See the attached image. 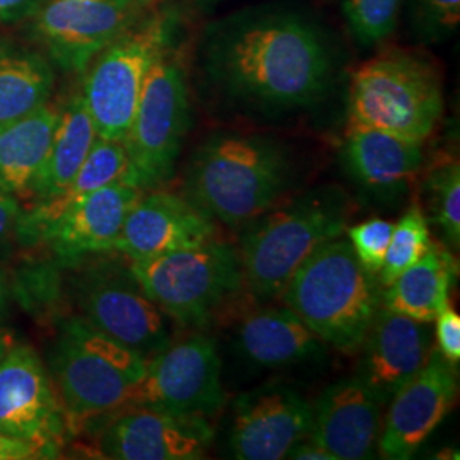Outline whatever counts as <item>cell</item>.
<instances>
[{
    "label": "cell",
    "instance_id": "obj_1",
    "mask_svg": "<svg viewBox=\"0 0 460 460\" xmlns=\"http://www.w3.org/2000/svg\"><path fill=\"white\" fill-rule=\"evenodd\" d=\"M215 77L234 98L271 110L305 108L328 93L334 74L326 40L311 22L256 17L232 28L212 51Z\"/></svg>",
    "mask_w": 460,
    "mask_h": 460
},
{
    "label": "cell",
    "instance_id": "obj_2",
    "mask_svg": "<svg viewBox=\"0 0 460 460\" xmlns=\"http://www.w3.org/2000/svg\"><path fill=\"white\" fill-rule=\"evenodd\" d=\"M288 152L273 138L215 133L190 159L186 197L212 220L249 226L283 197L290 184Z\"/></svg>",
    "mask_w": 460,
    "mask_h": 460
},
{
    "label": "cell",
    "instance_id": "obj_3",
    "mask_svg": "<svg viewBox=\"0 0 460 460\" xmlns=\"http://www.w3.org/2000/svg\"><path fill=\"white\" fill-rule=\"evenodd\" d=\"M382 294L377 275L340 235L296 268L279 298L324 345L355 353L382 307Z\"/></svg>",
    "mask_w": 460,
    "mask_h": 460
},
{
    "label": "cell",
    "instance_id": "obj_4",
    "mask_svg": "<svg viewBox=\"0 0 460 460\" xmlns=\"http://www.w3.org/2000/svg\"><path fill=\"white\" fill-rule=\"evenodd\" d=\"M351 214V199L329 184L270 208L249 224L237 249L244 285L260 298L279 296L314 251L345 232Z\"/></svg>",
    "mask_w": 460,
    "mask_h": 460
},
{
    "label": "cell",
    "instance_id": "obj_5",
    "mask_svg": "<svg viewBox=\"0 0 460 460\" xmlns=\"http://www.w3.org/2000/svg\"><path fill=\"white\" fill-rule=\"evenodd\" d=\"M444 108L438 70L410 49H382L351 74L348 125L425 144L437 130Z\"/></svg>",
    "mask_w": 460,
    "mask_h": 460
},
{
    "label": "cell",
    "instance_id": "obj_6",
    "mask_svg": "<svg viewBox=\"0 0 460 460\" xmlns=\"http://www.w3.org/2000/svg\"><path fill=\"white\" fill-rule=\"evenodd\" d=\"M147 360L87 324L81 317L62 323L49 353V377L68 414L85 420L121 410Z\"/></svg>",
    "mask_w": 460,
    "mask_h": 460
},
{
    "label": "cell",
    "instance_id": "obj_7",
    "mask_svg": "<svg viewBox=\"0 0 460 460\" xmlns=\"http://www.w3.org/2000/svg\"><path fill=\"white\" fill-rule=\"evenodd\" d=\"M135 279L163 313L182 326H207L243 290L237 249L210 239L146 261H130Z\"/></svg>",
    "mask_w": 460,
    "mask_h": 460
},
{
    "label": "cell",
    "instance_id": "obj_8",
    "mask_svg": "<svg viewBox=\"0 0 460 460\" xmlns=\"http://www.w3.org/2000/svg\"><path fill=\"white\" fill-rule=\"evenodd\" d=\"M171 33L167 13L133 21L87 66L83 99L98 137L125 138L148 72L167 49Z\"/></svg>",
    "mask_w": 460,
    "mask_h": 460
},
{
    "label": "cell",
    "instance_id": "obj_9",
    "mask_svg": "<svg viewBox=\"0 0 460 460\" xmlns=\"http://www.w3.org/2000/svg\"><path fill=\"white\" fill-rule=\"evenodd\" d=\"M190 128V93L181 58L165 49L148 72L130 128L123 138L133 182L140 190L167 181Z\"/></svg>",
    "mask_w": 460,
    "mask_h": 460
},
{
    "label": "cell",
    "instance_id": "obj_10",
    "mask_svg": "<svg viewBox=\"0 0 460 460\" xmlns=\"http://www.w3.org/2000/svg\"><path fill=\"white\" fill-rule=\"evenodd\" d=\"M81 319L146 360L171 345L169 317L146 294L130 264L99 260L72 279Z\"/></svg>",
    "mask_w": 460,
    "mask_h": 460
},
{
    "label": "cell",
    "instance_id": "obj_11",
    "mask_svg": "<svg viewBox=\"0 0 460 460\" xmlns=\"http://www.w3.org/2000/svg\"><path fill=\"white\" fill-rule=\"evenodd\" d=\"M222 360L214 340L193 334L148 358L146 374L133 385L123 408L210 418L224 404Z\"/></svg>",
    "mask_w": 460,
    "mask_h": 460
},
{
    "label": "cell",
    "instance_id": "obj_12",
    "mask_svg": "<svg viewBox=\"0 0 460 460\" xmlns=\"http://www.w3.org/2000/svg\"><path fill=\"white\" fill-rule=\"evenodd\" d=\"M137 9V0H43L30 17L31 33L62 70L85 72L132 24Z\"/></svg>",
    "mask_w": 460,
    "mask_h": 460
},
{
    "label": "cell",
    "instance_id": "obj_13",
    "mask_svg": "<svg viewBox=\"0 0 460 460\" xmlns=\"http://www.w3.org/2000/svg\"><path fill=\"white\" fill-rule=\"evenodd\" d=\"M457 394L459 380L454 365L433 348L423 368L387 402L378 456L387 460L411 459L454 408Z\"/></svg>",
    "mask_w": 460,
    "mask_h": 460
},
{
    "label": "cell",
    "instance_id": "obj_14",
    "mask_svg": "<svg viewBox=\"0 0 460 460\" xmlns=\"http://www.w3.org/2000/svg\"><path fill=\"white\" fill-rule=\"evenodd\" d=\"M311 427L313 402L288 385H263L234 402L230 454L241 460L287 459L288 450L309 437Z\"/></svg>",
    "mask_w": 460,
    "mask_h": 460
},
{
    "label": "cell",
    "instance_id": "obj_15",
    "mask_svg": "<svg viewBox=\"0 0 460 460\" xmlns=\"http://www.w3.org/2000/svg\"><path fill=\"white\" fill-rule=\"evenodd\" d=\"M106 427L101 452L116 460H198L215 440L208 418L154 408H121Z\"/></svg>",
    "mask_w": 460,
    "mask_h": 460
},
{
    "label": "cell",
    "instance_id": "obj_16",
    "mask_svg": "<svg viewBox=\"0 0 460 460\" xmlns=\"http://www.w3.org/2000/svg\"><path fill=\"white\" fill-rule=\"evenodd\" d=\"M0 433L43 445L57 456L60 402L31 346H14L0 362Z\"/></svg>",
    "mask_w": 460,
    "mask_h": 460
},
{
    "label": "cell",
    "instance_id": "obj_17",
    "mask_svg": "<svg viewBox=\"0 0 460 460\" xmlns=\"http://www.w3.org/2000/svg\"><path fill=\"white\" fill-rule=\"evenodd\" d=\"M215 237L214 220L186 197L155 191L138 201L127 215L115 251L132 263L146 261Z\"/></svg>",
    "mask_w": 460,
    "mask_h": 460
},
{
    "label": "cell",
    "instance_id": "obj_18",
    "mask_svg": "<svg viewBox=\"0 0 460 460\" xmlns=\"http://www.w3.org/2000/svg\"><path fill=\"white\" fill-rule=\"evenodd\" d=\"M433 331L384 305L378 309L363 338L358 377L385 408L395 393L410 382L428 362Z\"/></svg>",
    "mask_w": 460,
    "mask_h": 460
},
{
    "label": "cell",
    "instance_id": "obj_19",
    "mask_svg": "<svg viewBox=\"0 0 460 460\" xmlns=\"http://www.w3.org/2000/svg\"><path fill=\"white\" fill-rule=\"evenodd\" d=\"M423 146L393 133L346 125L340 157L348 178L365 195L389 203L404 197L418 180L425 164Z\"/></svg>",
    "mask_w": 460,
    "mask_h": 460
},
{
    "label": "cell",
    "instance_id": "obj_20",
    "mask_svg": "<svg viewBox=\"0 0 460 460\" xmlns=\"http://www.w3.org/2000/svg\"><path fill=\"white\" fill-rule=\"evenodd\" d=\"M382 410L362 378L331 384L313 404V427L307 438L323 445L336 460L376 457Z\"/></svg>",
    "mask_w": 460,
    "mask_h": 460
},
{
    "label": "cell",
    "instance_id": "obj_21",
    "mask_svg": "<svg viewBox=\"0 0 460 460\" xmlns=\"http://www.w3.org/2000/svg\"><path fill=\"white\" fill-rule=\"evenodd\" d=\"M142 191L128 182L99 188L72 203L40 234L38 241H47L66 263L115 251L125 218Z\"/></svg>",
    "mask_w": 460,
    "mask_h": 460
},
{
    "label": "cell",
    "instance_id": "obj_22",
    "mask_svg": "<svg viewBox=\"0 0 460 460\" xmlns=\"http://www.w3.org/2000/svg\"><path fill=\"white\" fill-rule=\"evenodd\" d=\"M237 349L258 367H285L323 355L324 343L288 307L247 313L237 326Z\"/></svg>",
    "mask_w": 460,
    "mask_h": 460
},
{
    "label": "cell",
    "instance_id": "obj_23",
    "mask_svg": "<svg viewBox=\"0 0 460 460\" xmlns=\"http://www.w3.org/2000/svg\"><path fill=\"white\" fill-rule=\"evenodd\" d=\"M115 182H128L135 186L132 164L125 144L123 140L96 137L79 172L75 174L74 181L70 182L66 191L60 197L34 205L30 214L22 215L19 239L38 241L40 234L47 229L57 217L64 214L72 203L96 191L99 188Z\"/></svg>",
    "mask_w": 460,
    "mask_h": 460
},
{
    "label": "cell",
    "instance_id": "obj_24",
    "mask_svg": "<svg viewBox=\"0 0 460 460\" xmlns=\"http://www.w3.org/2000/svg\"><path fill=\"white\" fill-rule=\"evenodd\" d=\"M98 133L84 104L83 94H75L60 110L49 154L38 169L30 193L36 205L60 197L79 172Z\"/></svg>",
    "mask_w": 460,
    "mask_h": 460
},
{
    "label": "cell",
    "instance_id": "obj_25",
    "mask_svg": "<svg viewBox=\"0 0 460 460\" xmlns=\"http://www.w3.org/2000/svg\"><path fill=\"white\" fill-rule=\"evenodd\" d=\"M457 277L454 256L438 244L384 287L382 305L420 323H433L435 315L450 300V287Z\"/></svg>",
    "mask_w": 460,
    "mask_h": 460
},
{
    "label": "cell",
    "instance_id": "obj_26",
    "mask_svg": "<svg viewBox=\"0 0 460 460\" xmlns=\"http://www.w3.org/2000/svg\"><path fill=\"white\" fill-rule=\"evenodd\" d=\"M60 110L43 104L33 113L0 125V191L19 195L30 190L43 164Z\"/></svg>",
    "mask_w": 460,
    "mask_h": 460
},
{
    "label": "cell",
    "instance_id": "obj_27",
    "mask_svg": "<svg viewBox=\"0 0 460 460\" xmlns=\"http://www.w3.org/2000/svg\"><path fill=\"white\" fill-rule=\"evenodd\" d=\"M53 68L41 53L0 38V125L49 102Z\"/></svg>",
    "mask_w": 460,
    "mask_h": 460
},
{
    "label": "cell",
    "instance_id": "obj_28",
    "mask_svg": "<svg viewBox=\"0 0 460 460\" xmlns=\"http://www.w3.org/2000/svg\"><path fill=\"white\" fill-rule=\"evenodd\" d=\"M429 220L442 229L450 249L460 246V169L457 161L435 165L425 178Z\"/></svg>",
    "mask_w": 460,
    "mask_h": 460
},
{
    "label": "cell",
    "instance_id": "obj_29",
    "mask_svg": "<svg viewBox=\"0 0 460 460\" xmlns=\"http://www.w3.org/2000/svg\"><path fill=\"white\" fill-rule=\"evenodd\" d=\"M431 244L427 217L418 205H412L394 224L384 264L377 273L380 285H391L404 270L416 263Z\"/></svg>",
    "mask_w": 460,
    "mask_h": 460
},
{
    "label": "cell",
    "instance_id": "obj_30",
    "mask_svg": "<svg viewBox=\"0 0 460 460\" xmlns=\"http://www.w3.org/2000/svg\"><path fill=\"white\" fill-rule=\"evenodd\" d=\"M402 0H343L346 22L362 47H376L394 33Z\"/></svg>",
    "mask_w": 460,
    "mask_h": 460
},
{
    "label": "cell",
    "instance_id": "obj_31",
    "mask_svg": "<svg viewBox=\"0 0 460 460\" xmlns=\"http://www.w3.org/2000/svg\"><path fill=\"white\" fill-rule=\"evenodd\" d=\"M394 224L384 218H368L348 229V243L358 261L377 275L384 264Z\"/></svg>",
    "mask_w": 460,
    "mask_h": 460
},
{
    "label": "cell",
    "instance_id": "obj_32",
    "mask_svg": "<svg viewBox=\"0 0 460 460\" xmlns=\"http://www.w3.org/2000/svg\"><path fill=\"white\" fill-rule=\"evenodd\" d=\"M411 13L421 33L442 40L459 28L460 0H411Z\"/></svg>",
    "mask_w": 460,
    "mask_h": 460
},
{
    "label": "cell",
    "instance_id": "obj_33",
    "mask_svg": "<svg viewBox=\"0 0 460 460\" xmlns=\"http://www.w3.org/2000/svg\"><path fill=\"white\" fill-rule=\"evenodd\" d=\"M433 323L438 353L456 367L460 362V317L450 300L435 315Z\"/></svg>",
    "mask_w": 460,
    "mask_h": 460
},
{
    "label": "cell",
    "instance_id": "obj_34",
    "mask_svg": "<svg viewBox=\"0 0 460 460\" xmlns=\"http://www.w3.org/2000/svg\"><path fill=\"white\" fill-rule=\"evenodd\" d=\"M22 215L16 198L0 191V254L9 251L19 239Z\"/></svg>",
    "mask_w": 460,
    "mask_h": 460
},
{
    "label": "cell",
    "instance_id": "obj_35",
    "mask_svg": "<svg viewBox=\"0 0 460 460\" xmlns=\"http://www.w3.org/2000/svg\"><path fill=\"white\" fill-rule=\"evenodd\" d=\"M40 457H53V454L43 445L0 433V460L40 459Z\"/></svg>",
    "mask_w": 460,
    "mask_h": 460
},
{
    "label": "cell",
    "instance_id": "obj_36",
    "mask_svg": "<svg viewBox=\"0 0 460 460\" xmlns=\"http://www.w3.org/2000/svg\"><path fill=\"white\" fill-rule=\"evenodd\" d=\"M43 0H0V22H19L30 19Z\"/></svg>",
    "mask_w": 460,
    "mask_h": 460
},
{
    "label": "cell",
    "instance_id": "obj_37",
    "mask_svg": "<svg viewBox=\"0 0 460 460\" xmlns=\"http://www.w3.org/2000/svg\"><path fill=\"white\" fill-rule=\"evenodd\" d=\"M287 459L336 460V457L329 450H326L323 445L315 444L311 438H304L288 450Z\"/></svg>",
    "mask_w": 460,
    "mask_h": 460
},
{
    "label": "cell",
    "instance_id": "obj_38",
    "mask_svg": "<svg viewBox=\"0 0 460 460\" xmlns=\"http://www.w3.org/2000/svg\"><path fill=\"white\" fill-rule=\"evenodd\" d=\"M9 294H11V288H9V279L5 277V273L0 270V317L7 311V305H9Z\"/></svg>",
    "mask_w": 460,
    "mask_h": 460
},
{
    "label": "cell",
    "instance_id": "obj_39",
    "mask_svg": "<svg viewBox=\"0 0 460 460\" xmlns=\"http://www.w3.org/2000/svg\"><path fill=\"white\" fill-rule=\"evenodd\" d=\"M14 338L11 332H7L5 329H0V362L2 358L14 348Z\"/></svg>",
    "mask_w": 460,
    "mask_h": 460
},
{
    "label": "cell",
    "instance_id": "obj_40",
    "mask_svg": "<svg viewBox=\"0 0 460 460\" xmlns=\"http://www.w3.org/2000/svg\"><path fill=\"white\" fill-rule=\"evenodd\" d=\"M154 0H137V4H138V7H147L150 5Z\"/></svg>",
    "mask_w": 460,
    "mask_h": 460
}]
</instances>
